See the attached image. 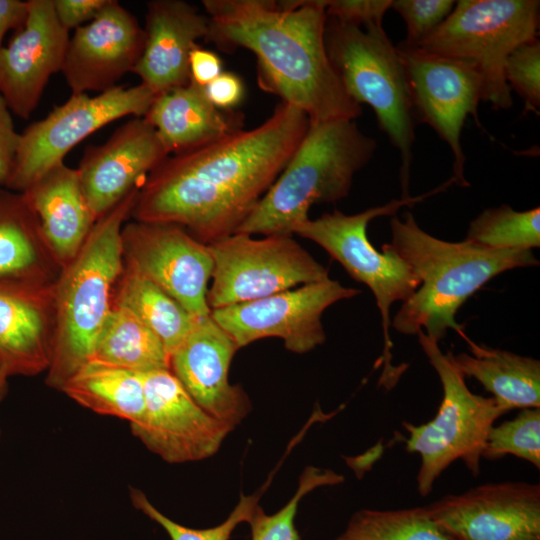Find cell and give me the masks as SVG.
Listing matches in <instances>:
<instances>
[{
	"instance_id": "obj_1",
	"label": "cell",
	"mask_w": 540,
	"mask_h": 540,
	"mask_svg": "<svg viewBox=\"0 0 540 540\" xmlns=\"http://www.w3.org/2000/svg\"><path fill=\"white\" fill-rule=\"evenodd\" d=\"M310 119L280 102L255 128L167 156L146 177L131 216L175 224L204 244L234 234L286 167Z\"/></svg>"
},
{
	"instance_id": "obj_2",
	"label": "cell",
	"mask_w": 540,
	"mask_h": 540,
	"mask_svg": "<svg viewBox=\"0 0 540 540\" xmlns=\"http://www.w3.org/2000/svg\"><path fill=\"white\" fill-rule=\"evenodd\" d=\"M202 5L209 20L205 40L226 53L250 50L263 90L311 122L362 115L327 55L324 0H203Z\"/></svg>"
},
{
	"instance_id": "obj_3",
	"label": "cell",
	"mask_w": 540,
	"mask_h": 540,
	"mask_svg": "<svg viewBox=\"0 0 540 540\" xmlns=\"http://www.w3.org/2000/svg\"><path fill=\"white\" fill-rule=\"evenodd\" d=\"M392 240L383 244L403 259L420 281L402 303L391 327L404 335L422 330L439 343L448 329L461 337L456 314L465 301L497 275L539 264L532 250H489L465 240L449 242L425 232L410 212L390 220Z\"/></svg>"
},
{
	"instance_id": "obj_4",
	"label": "cell",
	"mask_w": 540,
	"mask_h": 540,
	"mask_svg": "<svg viewBox=\"0 0 540 540\" xmlns=\"http://www.w3.org/2000/svg\"><path fill=\"white\" fill-rule=\"evenodd\" d=\"M139 189L99 217L53 286L54 333L47 383L61 389L94 352L124 268L122 229Z\"/></svg>"
},
{
	"instance_id": "obj_5",
	"label": "cell",
	"mask_w": 540,
	"mask_h": 540,
	"mask_svg": "<svg viewBox=\"0 0 540 540\" xmlns=\"http://www.w3.org/2000/svg\"><path fill=\"white\" fill-rule=\"evenodd\" d=\"M376 149L355 120L310 121L286 167L235 233L293 235L314 204L348 196Z\"/></svg>"
},
{
	"instance_id": "obj_6",
	"label": "cell",
	"mask_w": 540,
	"mask_h": 540,
	"mask_svg": "<svg viewBox=\"0 0 540 540\" xmlns=\"http://www.w3.org/2000/svg\"><path fill=\"white\" fill-rule=\"evenodd\" d=\"M328 58L349 96L374 111L378 127L400 155L401 197H409L415 117L405 68L383 27L327 18Z\"/></svg>"
},
{
	"instance_id": "obj_7",
	"label": "cell",
	"mask_w": 540,
	"mask_h": 540,
	"mask_svg": "<svg viewBox=\"0 0 540 540\" xmlns=\"http://www.w3.org/2000/svg\"><path fill=\"white\" fill-rule=\"evenodd\" d=\"M416 335L443 388L441 404L432 420L420 425L402 423L408 432L407 451L416 452L421 458L416 483L419 494L426 497L437 478L456 460H462L472 475L480 473L488 433L495 421L507 412L493 397L472 393L465 377L437 342L422 330Z\"/></svg>"
},
{
	"instance_id": "obj_8",
	"label": "cell",
	"mask_w": 540,
	"mask_h": 540,
	"mask_svg": "<svg viewBox=\"0 0 540 540\" xmlns=\"http://www.w3.org/2000/svg\"><path fill=\"white\" fill-rule=\"evenodd\" d=\"M453 183L450 178L423 195L401 197L352 215L335 210L317 219H308L294 230V234L321 246L353 279L365 284L373 293L381 314L384 335L385 369L380 379L383 385L392 386L397 380L396 368L390 365V308L397 301L405 302L417 290L420 281L410 266L393 251L384 245L381 246L382 252L375 249L367 235L368 224L377 217L395 215L402 207L412 206Z\"/></svg>"
},
{
	"instance_id": "obj_9",
	"label": "cell",
	"mask_w": 540,
	"mask_h": 540,
	"mask_svg": "<svg viewBox=\"0 0 540 540\" xmlns=\"http://www.w3.org/2000/svg\"><path fill=\"white\" fill-rule=\"evenodd\" d=\"M538 0H459L449 16L418 47L474 63L484 82V102L495 110L513 105L504 76L508 56L538 37Z\"/></svg>"
},
{
	"instance_id": "obj_10",
	"label": "cell",
	"mask_w": 540,
	"mask_h": 540,
	"mask_svg": "<svg viewBox=\"0 0 540 540\" xmlns=\"http://www.w3.org/2000/svg\"><path fill=\"white\" fill-rule=\"evenodd\" d=\"M213 260L207 292L211 310L264 298L324 280L329 271L292 235L262 239L234 233L208 244Z\"/></svg>"
},
{
	"instance_id": "obj_11",
	"label": "cell",
	"mask_w": 540,
	"mask_h": 540,
	"mask_svg": "<svg viewBox=\"0 0 540 540\" xmlns=\"http://www.w3.org/2000/svg\"><path fill=\"white\" fill-rule=\"evenodd\" d=\"M157 95L142 83L115 86L90 97L72 94L44 119L20 133V143L6 188L24 192L42 175L64 162L65 155L86 137L125 116L144 117Z\"/></svg>"
},
{
	"instance_id": "obj_12",
	"label": "cell",
	"mask_w": 540,
	"mask_h": 540,
	"mask_svg": "<svg viewBox=\"0 0 540 540\" xmlns=\"http://www.w3.org/2000/svg\"><path fill=\"white\" fill-rule=\"evenodd\" d=\"M396 48L405 68L415 120L429 125L449 146L453 154L452 178L459 186L468 187L461 133L468 115L483 128L478 105L484 99V82L478 67L402 42Z\"/></svg>"
},
{
	"instance_id": "obj_13",
	"label": "cell",
	"mask_w": 540,
	"mask_h": 540,
	"mask_svg": "<svg viewBox=\"0 0 540 540\" xmlns=\"http://www.w3.org/2000/svg\"><path fill=\"white\" fill-rule=\"evenodd\" d=\"M360 291L329 277L293 290L211 310L213 320L238 349L259 339L278 337L287 350L303 354L324 343L323 312Z\"/></svg>"
},
{
	"instance_id": "obj_14",
	"label": "cell",
	"mask_w": 540,
	"mask_h": 540,
	"mask_svg": "<svg viewBox=\"0 0 540 540\" xmlns=\"http://www.w3.org/2000/svg\"><path fill=\"white\" fill-rule=\"evenodd\" d=\"M124 266L149 279L195 318L211 314L213 260L207 244L175 224L133 221L122 229Z\"/></svg>"
},
{
	"instance_id": "obj_15",
	"label": "cell",
	"mask_w": 540,
	"mask_h": 540,
	"mask_svg": "<svg viewBox=\"0 0 540 540\" xmlns=\"http://www.w3.org/2000/svg\"><path fill=\"white\" fill-rule=\"evenodd\" d=\"M145 407L132 433L168 463H185L214 455L234 426L201 408L170 369L141 374Z\"/></svg>"
},
{
	"instance_id": "obj_16",
	"label": "cell",
	"mask_w": 540,
	"mask_h": 540,
	"mask_svg": "<svg viewBox=\"0 0 540 540\" xmlns=\"http://www.w3.org/2000/svg\"><path fill=\"white\" fill-rule=\"evenodd\" d=\"M425 507L453 540H540L538 483H486Z\"/></svg>"
},
{
	"instance_id": "obj_17",
	"label": "cell",
	"mask_w": 540,
	"mask_h": 540,
	"mask_svg": "<svg viewBox=\"0 0 540 540\" xmlns=\"http://www.w3.org/2000/svg\"><path fill=\"white\" fill-rule=\"evenodd\" d=\"M143 47L144 29L137 18L118 1L107 0L69 38L61 71L72 94L102 93L133 71Z\"/></svg>"
},
{
	"instance_id": "obj_18",
	"label": "cell",
	"mask_w": 540,
	"mask_h": 540,
	"mask_svg": "<svg viewBox=\"0 0 540 540\" xmlns=\"http://www.w3.org/2000/svg\"><path fill=\"white\" fill-rule=\"evenodd\" d=\"M69 38L53 0H28L25 24L0 48V95L15 115L28 119L37 108L50 77L62 70Z\"/></svg>"
},
{
	"instance_id": "obj_19",
	"label": "cell",
	"mask_w": 540,
	"mask_h": 540,
	"mask_svg": "<svg viewBox=\"0 0 540 540\" xmlns=\"http://www.w3.org/2000/svg\"><path fill=\"white\" fill-rule=\"evenodd\" d=\"M167 156L156 130L144 117H133L104 144L88 147L77 170L96 220L140 188Z\"/></svg>"
},
{
	"instance_id": "obj_20",
	"label": "cell",
	"mask_w": 540,
	"mask_h": 540,
	"mask_svg": "<svg viewBox=\"0 0 540 540\" xmlns=\"http://www.w3.org/2000/svg\"><path fill=\"white\" fill-rule=\"evenodd\" d=\"M237 350L233 339L210 314L199 319L170 354V370L192 399L210 415L234 427L251 410L245 391L228 379Z\"/></svg>"
},
{
	"instance_id": "obj_21",
	"label": "cell",
	"mask_w": 540,
	"mask_h": 540,
	"mask_svg": "<svg viewBox=\"0 0 540 540\" xmlns=\"http://www.w3.org/2000/svg\"><path fill=\"white\" fill-rule=\"evenodd\" d=\"M143 29V51L132 71L141 83L156 95L189 84V56L208 35L207 15L183 0H153Z\"/></svg>"
},
{
	"instance_id": "obj_22",
	"label": "cell",
	"mask_w": 540,
	"mask_h": 540,
	"mask_svg": "<svg viewBox=\"0 0 540 540\" xmlns=\"http://www.w3.org/2000/svg\"><path fill=\"white\" fill-rule=\"evenodd\" d=\"M53 283L0 281V370L32 375L49 367Z\"/></svg>"
},
{
	"instance_id": "obj_23",
	"label": "cell",
	"mask_w": 540,
	"mask_h": 540,
	"mask_svg": "<svg viewBox=\"0 0 540 540\" xmlns=\"http://www.w3.org/2000/svg\"><path fill=\"white\" fill-rule=\"evenodd\" d=\"M22 193L38 218L51 254L63 268L78 253L96 222L78 170L61 162Z\"/></svg>"
},
{
	"instance_id": "obj_24",
	"label": "cell",
	"mask_w": 540,
	"mask_h": 540,
	"mask_svg": "<svg viewBox=\"0 0 540 540\" xmlns=\"http://www.w3.org/2000/svg\"><path fill=\"white\" fill-rule=\"evenodd\" d=\"M144 118L154 127L169 155L186 152L242 130L244 116L222 110L204 87L190 81L155 97Z\"/></svg>"
},
{
	"instance_id": "obj_25",
	"label": "cell",
	"mask_w": 540,
	"mask_h": 540,
	"mask_svg": "<svg viewBox=\"0 0 540 540\" xmlns=\"http://www.w3.org/2000/svg\"><path fill=\"white\" fill-rule=\"evenodd\" d=\"M60 270L25 194L0 188V281L53 283Z\"/></svg>"
},
{
	"instance_id": "obj_26",
	"label": "cell",
	"mask_w": 540,
	"mask_h": 540,
	"mask_svg": "<svg viewBox=\"0 0 540 540\" xmlns=\"http://www.w3.org/2000/svg\"><path fill=\"white\" fill-rule=\"evenodd\" d=\"M470 354L447 352L464 376L480 382L506 412L540 408V361L510 351L477 344L466 335Z\"/></svg>"
},
{
	"instance_id": "obj_27",
	"label": "cell",
	"mask_w": 540,
	"mask_h": 540,
	"mask_svg": "<svg viewBox=\"0 0 540 540\" xmlns=\"http://www.w3.org/2000/svg\"><path fill=\"white\" fill-rule=\"evenodd\" d=\"M61 390L85 408L130 423L140 419L145 407L141 374L93 359L80 367Z\"/></svg>"
},
{
	"instance_id": "obj_28",
	"label": "cell",
	"mask_w": 540,
	"mask_h": 540,
	"mask_svg": "<svg viewBox=\"0 0 540 540\" xmlns=\"http://www.w3.org/2000/svg\"><path fill=\"white\" fill-rule=\"evenodd\" d=\"M91 359L139 374L170 369V355L161 339L132 311L114 303Z\"/></svg>"
},
{
	"instance_id": "obj_29",
	"label": "cell",
	"mask_w": 540,
	"mask_h": 540,
	"mask_svg": "<svg viewBox=\"0 0 540 540\" xmlns=\"http://www.w3.org/2000/svg\"><path fill=\"white\" fill-rule=\"evenodd\" d=\"M113 303L132 311L161 339L169 355L199 320L158 285L125 266L115 287Z\"/></svg>"
},
{
	"instance_id": "obj_30",
	"label": "cell",
	"mask_w": 540,
	"mask_h": 540,
	"mask_svg": "<svg viewBox=\"0 0 540 540\" xmlns=\"http://www.w3.org/2000/svg\"><path fill=\"white\" fill-rule=\"evenodd\" d=\"M335 540H453L429 516L426 507L362 509Z\"/></svg>"
},
{
	"instance_id": "obj_31",
	"label": "cell",
	"mask_w": 540,
	"mask_h": 540,
	"mask_svg": "<svg viewBox=\"0 0 540 540\" xmlns=\"http://www.w3.org/2000/svg\"><path fill=\"white\" fill-rule=\"evenodd\" d=\"M465 241L489 250L538 248L540 209L516 211L507 204L486 209L470 222Z\"/></svg>"
},
{
	"instance_id": "obj_32",
	"label": "cell",
	"mask_w": 540,
	"mask_h": 540,
	"mask_svg": "<svg viewBox=\"0 0 540 540\" xmlns=\"http://www.w3.org/2000/svg\"><path fill=\"white\" fill-rule=\"evenodd\" d=\"M513 455L540 469V408L521 409L514 418L492 426L482 458L495 460Z\"/></svg>"
},
{
	"instance_id": "obj_33",
	"label": "cell",
	"mask_w": 540,
	"mask_h": 540,
	"mask_svg": "<svg viewBox=\"0 0 540 540\" xmlns=\"http://www.w3.org/2000/svg\"><path fill=\"white\" fill-rule=\"evenodd\" d=\"M342 481L343 477L331 470H321L312 466L305 468L295 494L283 508L272 515H267L259 505L257 506L248 522L251 526L252 540H300L295 526L300 500L319 486L333 485Z\"/></svg>"
},
{
	"instance_id": "obj_34",
	"label": "cell",
	"mask_w": 540,
	"mask_h": 540,
	"mask_svg": "<svg viewBox=\"0 0 540 540\" xmlns=\"http://www.w3.org/2000/svg\"><path fill=\"white\" fill-rule=\"evenodd\" d=\"M260 495L261 493L249 496L242 494L238 504L223 523L207 529H193L180 525L166 517L150 503L140 490H131V499L134 506L161 525L171 540H229L238 524L250 521L259 505Z\"/></svg>"
},
{
	"instance_id": "obj_35",
	"label": "cell",
	"mask_w": 540,
	"mask_h": 540,
	"mask_svg": "<svg viewBox=\"0 0 540 540\" xmlns=\"http://www.w3.org/2000/svg\"><path fill=\"white\" fill-rule=\"evenodd\" d=\"M505 80L524 102V113L540 109V41L534 38L517 47L507 58Z\"/></svg>"
},
{
	"instance_id": "obj_36",
	"label": "cell",
	"mask_w": 540,
	"mask_h": 540,
	"mask_svg": "<svg viewBox=\"0 0 540 540\" xmlns=\"http://www.w3.org/2000/svg\"><path fill=\"white\" fill-rule=\"evenodd\" d=\"M454 0H392L394 9L406 26L403 44L418 47L449 16Z\"/></svg>"
},
{
	"instance_id": "obj_37",
	"label": "cell",
	"mask_w": 540,
	"mask_h": 540,
	"mask_svg": "<svg viewBox=\"0 0 540 540\" xmlns=\"http://www.w3.org/2000/svg\"><path fill=\"white\" fill-rule=\"evenodd\" d=\"M327 18L340 23L367 28L383 27L392 0H324Z\"/></svg>"
},
{
	"instance_id": "obj_38",
	"label": "cell",
	"mask_w": 540,
	"mask_h": 540,
	"mask_svg": "<svg viewBox=\"0 0 540 540\" xmlns=\"http://www.w3.org/2000/svg\"><path fill=\"white\" fill-rule=\"evenodd\" d=\"M20 133L15 129L11 111L0 95V185H7L15 163Z\"/></svg>"
},
{
	"instance_id": "obj_39",
	"label": "cell",
	"mask_w": 540,
	"mask_h": 540,
	"mask_svg": "<svg viewBox=\"0 0 540 540\" xmlns=\"http://www.w3.org/2000/svg\"><path fill=\"white\" fill-rule=\"evenodd\" d=\"M210 102L219 109L233 110L243 99L245 88L241 78L232 72H222L204 87Z\"/></svg>"
},
{
	"instance_id": "obj_40",
	"label": "cell",
	"mask_w": 540,
	"mask_h": 540,
	"mask_svg": "<svg viewBox=\"0 0 540 540\" xmlns=\"http://www.w3.org/2000/svg\"><path fill=\"white\" fill-rule=\"evenodd\" d=\"M60 25L69 32L81 24L93 20L107 0H53Z\"/></svg>"
},
{
	"instance_id": "obj_41",
	"label": "cell",
	"mask_w": 540,
	"mask_h": 540,
	"mask_svg": "<svg viewBox=\"0 0 540 540\" xmlns=\"http://www.w3.org/2000/svg\"><path fill=\"white\" fill-rule=\"evenodd\" d=\"M191 81L205 87L223 72L220 57L213 51L196 46L189 56Z\"/></svg>"
},
{
	"instance_id": "obj_42",
	"label": "cell",
	"mask_w": 540,
	"mask_h": 540,
	"mask_svg": "<svg viewBox=\"0 0 540 540\" xmlns=\"http://www.w3.org/2000/svg\"><path fill=\"white\" fill-rule=\"evenodd\" d=\"M28 15V1L0 0V48L5 34L13 28H22Z\"/></svg>"
},
{
	"instance_id": "obj_43",
	"label": "cell",
	"mask_w": 540,
	"mask_h": 540,
	"mask_svg": "<svg viewBox=\"0 0 540 540\" xmlns=\"http://www.w3.org/2000/svg\"><path fill=\"white\" fill-rule=\"evenodd\" d=\"M7 375L0 370V400L3 399L7 391Z\"/></svg>"
}]
</instances>
